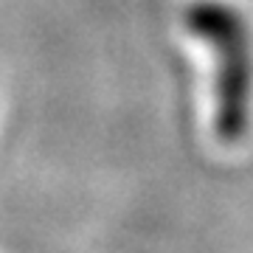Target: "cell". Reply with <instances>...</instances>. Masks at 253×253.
Segmentation results:
<instances>
[{"mask_svg":"<svg viewBox=\"0 0 253 253\" xmlns=\"http://www.w3.org/2000/svg\"><path fill=\"white\" fill-rule=\"evenodd\" d=\"M183 26L206 42L214 59V129L225 144L245 135L253 96V45L242 11L225 0H194Z\"/></svg>","mask_w":253,"mask_h":253,"instance_id":"1","label":"cell"}]
</instances>
